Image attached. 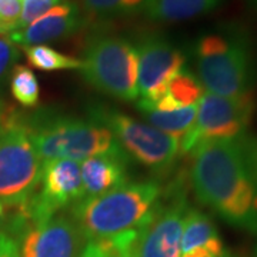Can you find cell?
<instances>
[{"label":"cell","mask_w":257,"mask_h":257,"mask_svg":"<svg viewBox=\"0 0 257 257\" xmlns=\"http://www.w3.org/2000/svg\"><path fill=\"white\" fill-rule=\"evenodd\" d=\"M190 179L204 206L231 226L257 233V155L244 136L200 143Z\"/></svg>","instance_id":"obj_1"},{"label":"cell","mask_w":257,"mask_h":257,"mask_svg":"<svg viewBox=\"0 0 257 257\" xmlns=\"http://www.w3.org/2000/svg\"><path fill=\"white\" fill-rule=\"evenodd\" d=\"M160 197L153 180L124 183L96 197L74 203L72 217L89 241L107 239L140 229L150 217Z\"/></svg>","instance_id":"obj_2"},{"label":"cell","mask_w":257,"mask_h":257,"mask_svg":"<svg viewBox=\"0 0 257 257\" xmlns=\"http://www.w3.org/2000/svg\"><path fill=\"white\" fill-rule=\"evenodd\" d=\"M194 59L204 92L224 97L251 93L253 55L247 36L239 29L226 28L199 37Z\"/></svg>","instance_id":"obj_3"},{"label":"cell","mask_w":257,"mask_h":257,"mask_svg":"<svg viewBox=\"0 0 257 257\" xmlns=\"http://www.w3.org/2000/svg\"><path fill=\"white\" fill-rule=\"evenodd\" d=\"M42 166L30 124L12 109L0 110V204L32 197L40 186Z\"/></svg>","instance_id":"obj_4"},{"label":"cell","mask_w":257,"mask_h":257,"mask_svg":"<svg viewBox=\"0 0 257 257\" xmlns=\"http://www.w3.org/2000/svg\"><path fill=\"white\" fill-rule=\"evenodd\" d=\"M97 90L120 100H135L138 92V52L127 39L94 35L89 39L80 67Z\"/></svg>","instance_id":"obj_5"},{"label":"cell","mask_w":257,"mask_h":257,"mask_svg":"<svg viewBox=\"0 0 257 257\" xmlns=\"http://www.w3.org/2000/svg\"><path fill=\"white\" fill-rule=\"evenodd\" d=\"M30 127L42 165L52 160H86L119 147L109 128L87 120L56 117Z\"/></svg>","instance_id":"obj_6"},{"label":"cell","mask_w":257,"mask_h":257,"mask_svg":"<svg viewBox=\"0 0 257 257\" xmlns=\"http://www.w3.org/2000/svg\"><path fill=\"white\" fill-rule=\"evenodd\" d=\"M256 109L253 93L237 97H224L204 93L197 103L193 127L180 140L179 153H193L203 142L234 140L244 136Z\"/></svg>","instance_id":"obj_7"},{"label":"cell","mask_w":257,"mask_h":257,"mask_svg":"<svg viewBox=\"0 0 257 257\" xmlns=\"http://www.w3.org/2000/svg\"><path fill=\"white\" fill-rule=\"evenodd\" d=\"M97 119L107 121L120 149L140 165L156 173H163L175 163L180 140L120 111H101Z\"/></svg>","instance_id":"obj_8"},{"label":"cell","mask_w":257,"mask_h":257,"mask_svg":"<svg viewBox=\"0 0 257 257\" xmlns=\"http://www.w3.org/2000/svg\"><path fill=\"white\" fill-rule=\"evenodd\" d=\"M138 92L142 100L138 103L140 110H146L160 100L170 80L183 69L184 55L167 39L149 35L138 43Z\"/></svg>","instance_id":"obj_9"},{"label":"cell","mask_w":257,"mask_h":257,"mask_svg":"<svg viewBox=\"0 0 257 257\" xmlns=\"http://www.w3.org/2000/svg\"><path fill=\"white\" fill-rule=\"evenodd\" d=\"M187 206L175 197L170 204L153 209L149 220L139 229L138 257H182V234Z\"/></svg>","instance_id":"obj_10"},{"label":"cell","mask_w":257,"mask_h":257,"mask_svg":"<svg viewBox=\"0 0 257 257\" xmlns=\"http://www.w3.org/2000/svg\"><path fill=\"white\" fill-rule=\"evenodd\" d=\"M84 236L73 217L55 214L20 236V257H80Z\"/></svg>","instance_id":"obj_11"},{"label":"cell","mask_w":257,"mask_h":257,"mask_svg":"<svg viewBox=\"0 0 257 257\" xmlns=\"http://www.w3.org/2000/svg\"><path fill=\"white\" fill-rule=\"evenodd\" d=\"M80 25L82 15L79 6L74 2L64 0L29 26L13 30L8 36L12 43L19 46H37L70 36Z\"/></svg>","instance_id":"obj_12"},{"label":"cell","mask_w":257,"mask_h":257,"mask_svg":"<svg viewBox=\"0 0 257 257\" xmlns=\"http://www.w3.org/2000/svg\"><path fill=\"white\" fill-rule=\"evenodd\" d=\"M40 200L55 213L84 197L80 163L76 160H52L43 163L40 176Z\"/></svg>","instance_id":"obj_13"},{"label":"cell","mask_w":257,"mask_h":257,"mask_svg":"<svg viewBox=\"0 0 257 257\" xmlns=\"http://www.w3.org/2000/svg\"><path fill=\"white\" fill-rule=\"evenodd\" d=\"M127 162L128 157L120 146L107 155L86 159L80 165L84 197L100 196L124 183Z\"/></svg>","instance_id":"obj_14"},{"label":"cell","mask_w":257,"mask_h":257,"mask_svg":"<svg viewBox=\"0 0 257 257\" xmlns=\"http://www.w3.org/2000/svg\"><path fill=\"white\" fill-rule=\"evenodd\" d=\"M197 247L209 248L216 257L224 254L223 241L210 217L197 209H189L182 234V253Z\"/></svg>","instance_id":"obj_15"},{"label":"cell","mask_w":257,"mask_h":257,"mask_svg":"<svg viewBox=\"0 0 257 257\" xmlns=\"http://www.w3.org/2000/svg\"><path fill=\"white\" fill-rule=\"evenodd\" d=\"M221 0H146L143 12L157 22H182L214 10Z\"/></svg>","instance_id":"obj_16"},{"label":"cell","mask_w":257,"mask_h":257,"mask_svg":"<svg viewBox=\"0 0 257 257\" xmlns=\"http://www.w3.org/2000/svg\"><path fill=\"white\" fill-rule=\"evenodd\" d=\"M197 114V104L182 107L172 111L150 110L145 113L146 120L169 136L182 140L184 135L193 127Z\"/></svg>","instance_id":"obj_17"},{"label":"cell","mask_w":257,"mask_h":257,"mask_svg":"<svg viewBox=\"0 0 257 257\" xmlns=\"http://www.w3.org/2000/svg\"><path fill=\"white\" fill-rule=\"evenodd\" d=\"M25 55L29 64L42 72L55 70H80L82 60L64 55L47 45L25 47Z\"/></svg>","instance_id":"obj_18"},{"label":"cell","mask_w":257,"mask_h":257,"mask_svg":"<svg viewBox=\"0 0 257 257\" xmlns=\"http://www.w3.org/2000/svg\"><path fill=\"white\" fill-rule=\"evenodd\" d=\"M203 94H204V89H203L202 83L199 82L197 76L186 70L184 67L170 80L167 86V93H166V96L173 101L179 109L197 104Z\"/></svg>","instance_id":"obj_19"},{"label":"cell","mask_w":257,"mask_h":257,"mask_svg":"<svg viewBox=\"0 0 257 257\" xmlns=\"http://www.w3.org/2000/svg\"><path fill=\"white\" fill-rule=\"evenodd\" d=\"M10 92L19 104L25 107L36 106L40 99V84L35 72L16 64L10 72Z\"/></svg>","instance_id":"obj_20"},{"label":"cell","mask_w":257,"mask_h":257,"mask_svg":"<svg viewBox=\"0 0 257 257\" xmlns=\"http://www.w3.org/2000/svg\"><path fill=\"white\" fill-rule=\"evenodd\" d=\"M86 15L92 19H110L136 13L146 0H80Z\"/></svg>","instance_id":"obj_21"},{"label":"cell","mask_w":257,"mask_h":257,"mask_svg":"<svg viewBox=\"0 0 257 257\" xmlns=\"http://www.w3.org/2000/svg\"><path fill=\"white\" fill-rule=\"evenodd\" d=\"M139 229L120 233L107 239L96 240L109 257H138L136 243H138Z\"/></svg>","instance_id":"obj_22"},{"label":"cell","mask_w":257,"mask_h":257,"mask_svg":"<svg viewBox=\"0 0 257 257\" xmlns=\"http://www.w3.org/2000/svg\"><path fill=\"white\" fill-rule=\"evenodd\" d=\"M62 2L63 0H22V15H20L18 29L29 26L36 19L43 16L46 12L60 5Z\"/></svg>","instance_id":"obj_23"},{"label":"cell","mask_w":257,"mask_h":257,"mask_svg":"<svg viewBox=\"0 0 257 257\" xmlns=\"http://www.w3.org/2000/svg\"><path fill=\"white\" fill-rule=\"evenodd\" d=\"M22 15V0H0V30L10 33L18 29Z\"/></svg>","instance_id":"obj_24"},{"label":"cell","mask_w":257,"mask_h":257,"mask_svg":"<svg viewBox=\"0 0 257 257\" xmlns=\"http://www.w3.org/2000/svg\"><path fill=\"white\" fill-rule=\"evenodd\" d=\"M18 57L19 52L15 47V43H12L8 35L0 33V84L10 74Z\"/></svg>","instance_id":"obj_25"},{"label":"cell","mask_w":257,"mask_h":257,"mask_svg":"<svg viewBox=\"0 0 257 257\" xmlns=\"http://www.w3.org/2000/svg\"><path fill=\"white\" fill-rule=\"evenodd\" d=\"M0 257H20L18 241L5 233H0Z\"/></svg>","instance_id":"obj_26"},{"label":"cell","mask_w":257,"mask_h":257,"mask_svg":"<svg viewBox=\"0 0 257 257\" xmlns=\"http://www.w3.org/2000/svg\"><path fill=\"white\" fill-rule=\"evenodd\" d=\"M80 257H109L97 241H89L83 248Z\"/></svg>","instance_id":"obj_27"},{"label":"cell","mask_w":257,"mask_h":257,"mask_svg":"<svg viewBox=\"0 0 257 257\" xmlns=\"http://www.w3.org/2000/svg\"><path fill=\"white\" fill-rule=\"evenodd\" d=\"M182 257H216L211 253L209 248L206 247H197L189 250L186 253H182Z\"/></svg>","instance_id":"obj_28"},{"label":"cell","mask_w":257,"mask_h":257,"mask_svg":"<svg viewBox=\"0 0 257 257\" xmlns=\"http://www.w3.org/2000/svg\"><path fill=\"white\" fill-rule=\"evenodd\" d=\"M0 233L6 234V216H5V211H3L2 206H0Z\"/></svg>","instance_id":"obj_29"},{"label":"cell","mask_w":257,"mask_h":257,"mask_svg":"<svg viewBox=\"0 0 257 257\" xmlns=\"http://www.w3.org/2000/svg\"><path fill=\"white\" fill-rule=\"evenodd\" d=\"M223 257H234V256H231V254H229V253H224V254H223Z\"/></svg>","instance_id":"obj_30"},{"label":"cell","mask_w":257,"mask_h":257,"mask_svg":"<svg viewBox=\"0 0 257 257\" xmlns=\"http://www.w3.org/2000/svg\"><path fill=\"white\" fill-rule=\"evenodd\" d=\"M0 33H2V30H0Z\"/></svg>","instance_id":"obj_31"},{"label":"cell","mask_w":257,"mask_h":257,"mask_svg":"<svg viewBox=\"0 0 257 257\" xmlns=\"http://www.w3.org/2000/svg\"><path fill=\"white\" fill-rule=\"evenodd\" d=\"M256 2H257V0H256Z\"/></svg>","instance_id":"obj_32"}]
</instances>
